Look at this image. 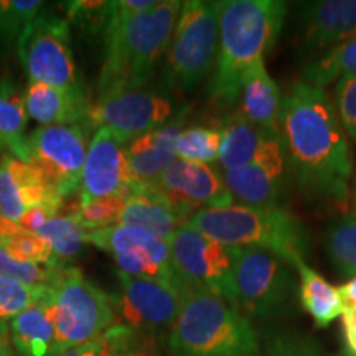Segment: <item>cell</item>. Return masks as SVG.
Segmentation results:
<instances>
[{
  "label": "cell",
  "instance_id": "cell-26",
  "mask_svg": "<svg viewBox=\"0 0 356 356\" xmlns=\"http://www.w3.org/2000/svg\"><path fill=\"white\" fill-rule=\"evenodd\" d=\"M25 97L12 79H0V154L29 162Z\"/></svg>",
  "mask_w": 356,
  "mask_h": 356
},
{
  "label": "cell",
  "instance_id": "cell-7",
  "mask_svg": "<svg viewBox=\"0 0 356 356\" xmlns=\"http://www.w3.org/2000/svg\"><path fill=\"white\" fill-rule=\"evenodd\" d=\"M220 2L186 0L165 53V79L175 91H195L216 63Z\"/></svg>",
  "mask_w": 356,
  "mask_h": 356
},
{
  "label": "cell",
  "instance_id": "cell-38",
  "mask_svg": "<svg viewBox=\"0 0 356 356\" xmlns=\"http://www.w3.org/2000/svg\"><path fill=\"white\" fill-rule=\"evenodd\" d=\"M335 109L345 132L356 144V74L337 81Z\"/></svg>",
  "mask_w": 356,
  "mask_h": 356
},
{
  "label": "cell",
  "instance_id": "cell-42",
  "mask_svg": "<svg viewBox=\"0 0 356 356\" xmlns=\"http://www.w3.org/2000/svg\"><path fill=\"white\" fill-rule=\"evenodd\" d=\"M341 300L345 307H356V274L351 277L348 282L338 287Z\"/></svg>",
  "mask_w": 356,
  "mask_h": 356
},
{
  "label": "cell",
  "instance_id": "cell-3",
  "mask_svg": "<svg viewBox=\"0 0 356 356\" xmlns=\"http://www.w3.org/2000/svg\"><path fill=\"white\" fill-rule=\"evenodd\" d=\"M181 6L180 0H157L152 8L131 19L106 24L104 61L96 97L147 86L159 60L167 53Z\"/></svg>",
  "mask_w": 356,
  "mask_h": 356
},
{
  "label": "cell",
  "instance_id": "cell-39",
  "mask_svg": "<svg viewBox=\"0 0 356 356\" xmlns=\"http://www.w3.org/2000/svg\"><path fill=\"white\" fill-rule=\"evenodd\" d=\"M341 330L345 338V355L356 356V307H345L341 314Z\"/></svg>",
  "mask_w": 356,
  "mask_h": 356
},
{
  "label": "cell",
  "instance_id": "cell-40",
  "mask_svg": "<svg viewBox=\"0 0 356 356\" xmlns=\"http://www.w3.org/2000/svg\"><path fill=\"white\" fill-rule=\"evenodd\" d=\"M53 356H101L99 338H97V340L88 341V343L71 346V348L60 351V353H55Z\"/></svg>",
  "mask_w": 356,
  "mask_h": 356
},
{
  "label": "cell",
  "instance_id": "cell-36",
  "mask_svg": "<svg viewBox=\"0 0 356 356\" xmlns=\"http://www.w3.org/2000/svg\"><path fill=\"white\" fill-rule=\"evenodd\" d=\"M0 248L12 261L20 264H51V248L37 233H20L0 241Z\"/></svg>",
  "mask_w": 356,
  "mask_h": 356
},
{
  "label": "cell",
  "instance_id": "cell-16",
  "mask_svg": "<svg viewBox=\"0 0 356 356\" xmlns=\"http://www.w3.org/2000/svg\"><path fill=\"white\" fill-rule=\"evenodd\" d=\"M132 190L126 144L108 129H97L84 162L79 200L129 197Z\"/></svg>",
  "mask_w": 356,
  "mask_h": 356
},
{
  "label": "cell",
  "instance_id": "cell-30",
  "mask_svg": "<svg viewBox=\"0 0 356 356\" xmlns=\"http://www.w3.org/2000/svg\"><path fill=\"white\" fill-rule=\"evenodd\" d=\"M353 74H356V35L315 61H310L304 68V81L325 88Z\"/></svg>",
  "mask_w": 356,
  "mask_h": 356
},
{
  "label": "cell",
  "instance_id": "cell-10",
  "mask_svg": "<svg viewBox=\"0 0 356 356\" xmlns=\"http://www.w3.org/2000/svg\"><path fill=\"white\" fill-rule=\"evenodd\" d=\"M173 273L181 284L203 289L238 307L234 286V251L184 226L168 243Z\"/></svg>",
  "mask_w": 356,
  "mask_h": 356
},
{
  "label": "cell",
  "instance_id": "cell-25",
  "mask_svg": "<svg viewBox=\"0 0 356 356\" xmlns=\"http://www.w3.org/2000/svg\"><path fill=\"white\" fill-rule=\"evenodd\" d=\"M296 273L299 274V300L302 309L310 315L318 328H327L333 320L343 314L345 309L338 287H333L307 262H299L296 266Z\"/></svg>",
  "mask_w": 356,
  "mask_h": 356
},
{
  "label": "cell",
  "instance_id": "cell-14",
  "mask_svg": "<svg viewBox=\"0 0 356 356\" xmlns=\"http://www.w3.org/2000/svg\"><path fill=\"white\" fill-rule=\"evenodd\" d=\"M118 279L121 291L109 297L121 323L149 332H163L172 327L180 310V282L137 279L119 270Z\"/></svg>",
  "mask_w": 356,
  "mask_h": 356
},
{
  "label": "cell",
  "instance_id": "cell-21",
  "mask_svg": "<svg viewBox=\"0 0 356 356\" xmlns=\"http://www.w3.org/2000/svg\"><path fill=\"white\" fill-rule=\"evenodd\" d=\"M191 216L193 213L150 186H137L127 197L118 225L140 228L168 244L178 229L188 225Z\"/></svg>",
  "mask_w": 356,
  "mask_h": 356
},
{
  "label": "cell",
  "instance_id": "cell-1",
  "mask_svg": "<svg viewBox=\"0 0 356 356\" xmlns=\"http://www.w3.org/2000/svg\"><path fill=\"white\" fill-rule=\"evenodd\" d=\"M279 140L293 180L307 198L350 200L353 160L346 132L323 88L297 81L282 99Z\"/></svg>",
  "mask_w": 356,
  "mask_h": 356
},
{
  "label": "cell",
  "instance_id": "cell-19",
  "mask_svg": "<svg viewBox=\"0 0 356 356\" xmlns=\"http://www.w3.org/2000/svg\"><path fill=\"white\" fill-rule=\"evenodd\" d=\"M302 43L312 53H327L356 35V0H317L300 7Z\"/></svg>",
  "mask_w": 356,
  "mask_h": 356
},
{
  "label": "cell",
  "instance_id": "cell-24",
  "mask_svg": "<svg viewBox=\"0 0 356 356\" xmlns=\"http://www.w3.org/2000/svg\"><path fill=\"white\" fill-rule=\"evenodd\" d=\"M220 131L221 147L218 162L225 172L236 170L251 163L261 152L266 140L274 139L254 124L246 121L238 111L222 121Z\"/></svg>",
  "mask_w": 356,
  "mask_h": 356
},
{
  "label": "cell",
  "instance_id": "cell-8",
  "mask_svg": "<svg viewBox=\"0 0 356 356\" xmlns=\"http://www.w3.org/2000/svg\"><path fill=\"white\" fill-rule=\"evenodd\" d=\"M17 51L30 83L86 96L74 65L70 22L47 8L22 32Z\"/></svg>",
  "mask_w": 356,
  "mask_h": 356
},
{
  "label": "cell",
  "instance_id": "cell-43",
  "mask_svg": "<svg viewBox=\"0 0 356 356\" xmlns=\"http://www.w3.org/2000/svg\"><path fill=\"white\" fill-rule=\"evenodd\" d=\"M284 356H318L314 350L307 348L305 345H291L282 348Z\"/></svg>",
  "mask_w": 356,
  "mask_h": 356
},
{
  "label": "cell",
  "instance_id": "cell-6",
  "mask_svg": "<svg viewBox=\"0 0 356 356\" xmlns=\"http://www.w3.org/2000/svg\"><path fill=\"white\" fill-rule=\"evenodd\" d=\"M42 304L55 328V353L97 340L115 323L111 297L73 266L55 264Z\"/></svg>",
  "mask_w": 356,
  "mask_h": 356
},
{
  "label": "cell",
  "instance_id": "cell-17",
  "mask_svg": "<svg viewBox=\"0 0 356 356\" xmlns=\"http://www.w3.org/2000/svg\"><path fill=\"white\" fill-rule=\"evenodd\" d=\"M286 157L279 139H267L251 163L225 172L231 197L248 207H277L286 181Z\"/></svg>",
  "mask_w": 356,
  "mask_h": 356
},
{
  "label": "cell",
  "instance_id": "cell-44",
  "mask_svg": "<svg viewBox=\"0 0 356 356\" xmlns=\"http://www.w3.org/2000/svg\"><path fill=\"white\" fill-rule=\"evenodd\" d=\"M345 356H346V355H345Z\"/></svg>",
  "mask_w": 356,
  "mask_h": 356
},
{
  "label": "cell",
  "instance_id": "cell-11",
  "mask_svg": "<svg viewBox=\"0 0 356 356\" xmlns=\"http://www.w3.org/2000/svg\"><path fill=\"white\" fill-rule=\"evenodd\" d=\"M172 118V101L154 89L142 86L96 97L89 106L84 124L89 129H108L127 145L167 124Z\"/></svg>",
  "mask_w": 356,
  "mask_h": 356
},
{
  "label": "cell",
  "instance_id": "cell-31",
  "mask_svg": "<svg viewBox=\"0 0 356 356\" xmlns=\"http://www.w3.org/2000/svg\"><path fill=\"white\" fill-rule=\"evenodd\" d=\"M325 248L338 273L353 277L356 274V213H345L328 225Z\"/></svg>",
  "mask_w": 356,
  "mask_h": 356
},
{
  "label": "cell",
  "instance_id": "cell-15",
  "mask_svg": "<svg viewBox=\"0 0 356 356\" xmlns=\"http://www.w3.org/2000/svg\"><path fill=\"white\" fill-rule=\"evenodd\" d=\"M147 186L193 215L204 208H220L234 203L225 178L215 167L181 159H177L152 185Z\"/></svg>",
  "mask_w": 356,
  "mask_h": 356
},
{
  "label": "cell",
  "instance_id": "cell-20",
  "mask_svg": "<svg viewBox=\"0 0 356 356\" xmlns=\"http://www.w3.org/2000/svg\"><path fill=\"white\" fill-rule=\"evenodd\" d=\"M186 109L155 131L140 136L126 145V159L134 188L152 185L177 160L175 142L181 132Z\"/></svg>",
  "mask_w": 356,
  "mask_h": 356
},
{
  "label": "cell",
  "instance_id": "cell-28",
  "mask_svg": "<svg viewBox=\"0 0 356 356\" xmlns=\"http://www.w3.org/2000/svg\"><path fill=\"white\" fill-rule=\"evenodd\" d=\"M101 356H172L167 337L162 332H149L114 323L99 337Z\"/></svg>",
  "mask_w": 356,
  "mask_h": 356
},
{
  "label": "cell",
  "instance_id": "cell-34",
  "mask_svg": "<svg viewBox=\"0 0 356 356\" xmlns=\"http://www.w3.org/2000/svg\"><path fill=\"white\" fill-rule=\"evenodd\" d=\"M48 286H29L8 277H0V318L10 322L30 307L42 304Z\"/></svg>",
  "mask_w": 356,
  "mask_h": 356
},
{
  "label": "cell",
  "instance_id": "cell-13",
  "mask_svg": "<svg viewBox=\"0 0 356 356\" xmlns=\"http://www.w3.org/2000/svg\"><path fill=\"white\" fill-rule=\"evenodd\" d=\"M86 243L113 256L119 273L137 279L180 282L173 273L168 244L144 229L114 225L88 231Z\"/></svg>",
  "mask_w": 356,
  "mask_h": 356
},
{
  "label": "cell",
  "instance_id": "cell-27",
  "mask_svg": "<svg viewBox=\"0 0 356 356\" xmlns=\"http://www.w3.org/2000/svg\"><path fill=\"white\" fill-rule=\"evenodd\" d=\"M13 350L20 356H53L55 355V328L43 304L13 317L8 322Z\"/></svg>",
  "mask_w": 356,
  "mask_h": 356
},
{
  "label": "cell",
  "instance_id": "cell-32",
  "mask_svg": "<svg viewBox=\"0 0 356 356\" xmlns=\"http://www.w3.org/2000/svg\"><path fill=\"white\" fill-rule=\"evenodd\" d=\"M220 127L191 126L181 129L175 142L177 159L197 163H213L220 159Z\"/></svg>",
  "mask_w": 356,
  "mask_h": 356
},
{
  "label": "cell",
  "instance_id": "cell-29",
  "mask_svg": "<svg viewBox=\"0 0 356 356\" xmlns=\"http://www.w3.org/2000/svg\"><path fill=\"white\" fill-rule=\"evenodd\" d=\"M37 234L50 244L51 264L70 266L68 262L76 259L88 244V231L79 225L73 215L55 216Z\"/></svg>",
  "mask_w": 356,
  "mask_h": 356
},
{
  "label": "cell",
  "instance_id": "cell-37",
  "mask_svg": "<svg viewBox=\"0 0 356 356\" xmlns=\"http://www.w3.org/2000/svg\"><path fill=\"white\" fill-rule=\"evenodd\" d=\"M55 264L38 266V264H20L12 261L7 252L0 248V277H8L29 286H50Z\"/></svg>",
  "mask_w": 356,
  "mask_h": 356
},
{
  "label": "cell",
  "instance_id": "cell-18",
  "mask_svg": "<svg viewBox=\"0 0 356 356\" xmlns=\"http://www.w3.org/2000/svg\"><path fill=\"white\" fill-rule=\"evenodd\" d=\"M63 200L32 163L12 155L0 157V220L17 222L32 208L47 203L63 204Z\"/></svg>",
  "mask_w": 356,
  "mask_h": 356
},
{
  "label": "cell",
  "instance_id": "cell-23",
  "mask_svg": "<svg viewBox=\"0 0 356 356\" xmlns=\"http://www.w3.org/2000/svg\"><path fill=\"white\" fill-rule=\"evenodd\" d=\"M24 97L29 118L42 124V127L84 124L91 106L86 96L42 83H30Z\"/></svg>",
  "mask_w": 356,
  "mask_h": 356
},
{
  "label": "cell",
  "instance_id": "cell-2",
  "mask_svg": "<svg viewBox=\"0 0 356 356\" xmlns=\"http://www.w3.org/2000/svg\"><path fill=\"white\" fill-rule=\"evenodd\" d=\"M287 3L280 0H222L220 43L210 95L220 106L238 102L244 74L273 50L286 22Z\"/></svg>",
  "mask_w": 356,
  "mask_h": 356
},
{
  "label": "cell",
  "instance_id": "cell-9",
  "mask_svg": "<svg viewBox=\"0 0 356 356\" xmlns=\"http://www.w3.org/2000/svg\"><path fill=\"white\" fill-rule=\"evenodd\" d=\"M233 274L238 307L251 317H277L299 293L292 266L262 249H236Z\"/></svg>",
  "mask_w": 356,
  "mask_h": 356
},
{
  "label": "cell",
  "instance_id": "cell-41",
  "mask_svg": "<svg viewBox=\"0 0 356 356\" xmlns=\"http://www.w3.org/2000/svg\"><path fill=\"white\" fill-rule=\"evenodd\" d=\"M0 356H15L8 322H6V320L2 318H0Z\"/></svg>",
  "mask_w": 356,
  "mask_h": 356
},
{
  "label": "cell",
  "instance_id": "cell-35",
  "mask_svg": "<svg viewBox=\"0 0 356 356\" xmlns=\"http://www.w3.org/2000/svg\"><path fill=\"white\" fill-rule=\"evenodd\" d=\"M43 10L38 0H0V37L7 44L19 42L24 30Z\"/></svg>",
  "mask_w": 356,
  "mask_h": 356
},
{
  "label": "cell",
  "instance_id": "cell-4",
  "mask_svg": "<svg viewBox=\"0 0 356 356\" xmlns=\"http://www.w3.org/2000/svg\"><path fill=\"white\" fill-rule=\"evenodd\" d=\"M180 310L168 328L172 356H259V340L241 310L180 282Z\"/></svg>",
  "mask_w": 356,
  "mask_h": 356
},
{
  "label": "cell",
  "instance_id": "cell-22",
  "mask_svg": "<svg viewBox=\"0 0 356 356\" xmlns=\"http://www.w3.org/2000/svg\"><path fill=\"white\" fill-rule=\"evenodd\" d=\"M282 96L277 83L267 73L264 61H257L244 74L238 97V113L269 137L279 139Z\"/></svg>",
  "mask_w": 356,
  "mask_h": 356
},
{
  "label": "cell",
  "instance_id": "cell-33",
  "mask_svg": "<svg viewBox=\"0 0 356 356\" xmlns=\"http://www.w3.org/2000/svg\"><path fill=\"white\" fill-rule=\"evenodd\" d=\"M127 197H106L95 200H79L73 215L86 231L109 228L119 222Z\"/></svg>",
  "mask_w": 356,
  "mask_h": 356
},
{
  "label": "cell",
  "instance_id": "cell-5",
  "mask_svg": "<svg viewBox=\"0 0 356 356\" xmlns=\"http://www.w3.org/2000/svg\"><path fill=\"white\" fill-rule=\"evenodd\" d=\"M188 226L207 238L233 249H262L296 269L309 256L305 226L280 207L228 204L204 208L191 216Z\"/></svg>",
  "mask_w": 356,
  "mask_h": 356
},
{
  "label": "cell",
  "instance_id": "cell-12",
  "mask_svg": "<svg viewBox=\"0 0 356 356\" xmlns=\"http://www.w3.org/2000/svg\"><path fill=\"white\" fill-rule=\"evenodd\" d=\"M29 163L42 170L58 193L66 198L81 185L89 149V127L43 126L26 136Z\"/></svg>",
  "mask_w": 356,
  "mask_h": 356
}]
</instances>
